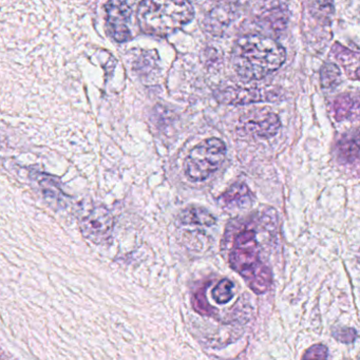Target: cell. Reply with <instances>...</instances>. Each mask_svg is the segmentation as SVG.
Here are the masks:
<instances>
[{"label":"cell","mask_w":360,"mask_h":360,"mask_svg":"<svg viewBox=\"0 0 360 360\" xmlns=\"http://www.w3.org/2000/svg\"><path fill=\"white\" fill-rule=\"evenodd\" d=\"M285 50L277 41L262 35H246L238 39L233 50L236 72L244 81L266 77L285 62Z\"/></svg>","instance_id":"1"},{"label":"cell","mask_w":360,"mask_h":360,"mask_svg":"<svg viewBox=\"0 0 360 360\" xmlns=\"http://www.w3.org/2000/svg\"><path fill=\"white\" fill-rule=\"evenodd\" d=\"M136 16L145 34L166 37L191 22L195 11L188 0H143Z\"/></svg>","instance_id":"2"},{"label":"cell","mask_w":360,"mask_h":360,"mask_svg":"<svg viewBox=\"0 0 360 360\" xmlns=\"http://www.w3.org/2000/svg\"><path fill=\"white\" fill-rule=\"evenodd\" d=\"M231 269L245 280L256 294H264L271 284V271L263 264L259 256L256 231L244 229L238 233L229 255Z\"/></svg>","instance_id":"3"},{"label":"cell","mask_w":360,"mask_h":360,"mask_svg":"<svg viewBox=\"0 0 360 360\" xmlns=\"http://www.w3.org/2000/svg\"><path fill=\"white\" fill-rule=\"evenodd\" d=\"M226 146L220 139L204 140L191 149L184 162V172L193 182H203L224 163Z\"/></svg>","instance_id":"4"},{"label":"cell","mask_w":360,"mask_h":360,"mask_svg":"<svg viewBox=\"0 0 360 360\" xmlns=\"http://www.w3.org/2000/svg\"><path fill=\"white\" fill-rule=\"evenodd\" d=\"M113 224L112 214L105 207L91 208L79 220L83 235L96 244L104 243L109 240Z\"/></svg>","instance_id":"5"},{"label":"cell","mask_w":360,"mask_h":360,"mask_svg":"<svg viewBox=\"0 0 360 360\" xmlns=\"http://www.w3.org/2000/svg\"><path fill=\"white\" fill-rule=\"evenodd\" d=\"M107 26L111 37L117 43H125L130 39L129 22L131 9L124 0H109L105 6Z\"/></svg>","instance_id":"6"},{"label":"cell","mask_w":360,"mask_h":360,"mask_svg":"<svg viewBox=\"0 0 360 360\" xmlns=\"http://www.w3.org/2000/svg\"><path fill=\"white\" fill-rule=\"evenodd\" d=\"M242 129L252 136L260 138H271L280 129L279 117L269 110H255L240 120Z\"/></svg>","instance_id":"7"},{"label":"cell","mask_w":360,"mask_h":360,"mask_svg":"<svg viewBox=\"0 0 360 360\" xmlns=\"http://www.w3.org/2000/svg\"><path fill=\"white\" fill-rule=\"evenodd\" d=\"M271 94L259 89H245V88L229 87L218 92L217 98L220 102L229 105H246L252 103L269 100Z\"/></svg>","instance_id":"8"},{"label":"cell","mask_w":360,"mask_h":360,"mask_svg":"<svg viewBox=\"0 0 360 360\" xmlns=\"http://www.w3.org/2000/svg\"><path fill=\"white\" fill-rule=\"evenodd\" d=\"M180 220L185 225H195V226L210 227L216 224L217 220L214 214L203 207L189 206L185 208L180 214Z\"/></svg>","instance_id":"9"},{"label":"cell","mask_w":360,"mask_h":360,"mask_svg":"<svg viewBox=\"0 0 360 360\" xmlns=\"http://www.w3.org/2000/svg\"><path fill=\"white\" fill-rule=\"evenodd\" d=\"M250 197L252 193L248 185L244 183H236L219 198V202L223 206H243L244 204L250 203Z\"/></svg>","instance_id":"10"},{"label":"cell","mask_w":360,"mask_h":360,"mask_svg":"<svg viewBox=\"0 0 360 360\" xmlns=\"http://www.w3.org/2000/svg\"><path fill=\"white\" fill-rule=\"evenodd\" d=\"M339 158L343 163L358 165L359 160V146L357 139L345 138L341 141L338 147Z\"/></svg>","instance_id":"11"},{"label":"cell","mask_w":360,"mask_h":360,"mask_svg":"<svg viewBox=\"0 0 360 360\" xmlns=\"http://www.w3.org/2000/svg\"><path fill=\"white\" fill-rule=\"evenodd\" d=\"M212 298L218 304H225L233 298V283L229 279H222L212 292Z\"/></svg>","instance_id":"12"},{"label":"cell","mask_w":360,"mask_h":360,"mask_svg":"<svg viewBox=\"0 0 360 360\" xmlns=\"http://www.w3.org/2000/svg\"><path fill=\"white\" fill-rule=\"evenodd\" d=\"M321 84L323 88L335 87L340 82V70L336 65H324L321 69Z\"/></svg>","instance_id":"13"},{"label":"cell","mask_w":360,"mask_h":360,"mask_svg":"<svg viewBox=\"0 0 360 360\" xmlns=\"http://www.w3.org/2000/svg\"><path fill=\"white\" fill-rule=\"evenodd\" d=\"M311 12L318 18H328L332 13L333 0H309Z\"/></svg>","instance_id":"14"},{"label":"cell","mask_w":360,"mask_h":360,"mask_svg":"<svg viewBox=\"0 0 360 360\" xmlns=\"http://www.w3.org/2000/svg\"><path fill=\"white\" fill-rule=\"evenodd\" d=\"M333 337L340 342L349 345V343H353L355 339L357 338V332H356L355 328H338L333 330Z\"/></svg>","instance_id":"15"},{"label":"cell","mask_w":360,"mask_h":360,"mask_svg":"<svg viewBox=\"0 0 360 360\" xmlns=\"http://www.w3.org/2000/svg\"><path fill=\"white\" fill-rule=\"evenodd\" d=\"M328 356V347L326 345H315L307 349L302 358L303 359H326Z\"/></svg>","instance_id":"16"},{"label":"cell","mask_w":360,"mask_h":360,"mask_svg":"<svg viewBox=\"0 0 360 360\" xmlns=\"http://www.w3.org/2000/svg\"><path fill=\"white\" fill-rule=\"evenodd\" d=\"M193 305H195V311H199L202 315H210V305L206 301L203 292H199L195 295Z\"/></svg>","instance_id":"17"}]
</instances>
